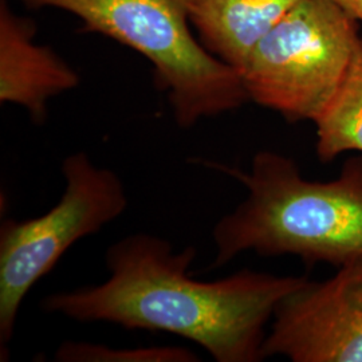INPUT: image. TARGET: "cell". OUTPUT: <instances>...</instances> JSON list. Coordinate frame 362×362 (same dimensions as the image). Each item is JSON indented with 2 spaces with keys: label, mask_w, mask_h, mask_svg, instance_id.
I'll return each mask as SVG.
<instances>
[{
  "label": "cell",
  "mask_w": 362,
  "mask_h": 362,
  "mask_svg": "<svg viewBox=\"0 0 362 362\" xmlns=\"http://www.w3.org/2000/svg\"><path fill=\"white\" fill-rule=\"evenodd\" d=\"M59 362H197L200 358L191 349L180 346L110 348L106 345L74 342L62 344L55 351Z\"/></svg>",
  "instance_id": "10"
},
{
  "label": "cell",
  "mask_w": 362,
  "mask_h": 362,
  "mask_svg": "<svg viewBox=\"0 0 362 362\" xmlns=\"http://www.w3.org/2000/svg\"><path fill=\"white\" fill-rule=\"evenodd\" d=\"M358 22L332 0H302L259 40L240 76L250 101L290 122H314L360 43Z\"/></svg>",
  "instance_id": "4"
},
{
  "label": "cell",
  "mask_w": 362,
  "mask_h": 362,
  "mask_svg": "<svg viewBox=\"0 0 362 362\" xmlns=\"http://www.w3.org/2000/svg\"><path fill=\"white\" fill-rule=\"evenodd\" d=\"M212 167L247 189L246 199L214 227L212 267L246 252L336 267L362 257L361 153L330 181L305 179L297 161L274 151L258 152L247 170Z\"/></svg>",
  "instance_id": "2"
},
{
  "label": "cell",
  "mask_w": 362,
  "mask_h": 362,
  "mask_svg": "<svg viewBox=\"0 0 362 362\" xmlns=\"http://www.w3.org/2000/svg\"><path fill=\"white\" fill-rule=\"evenodd\" d=\"M37 26L0 1V103L26 109L42 124L49 101L79 85L77 71L49 46L34 42Z\"/></svg>",
  "instance_id": "7"
},
{
  "label": "cell",
  "mask_w": 362,
  "mask_h": 362,
  "mask_svg": "<svg viewBox=\"0 0 362 362\" xmlns=\"http://www.w3.org/2000/svg\"><path fill=\"white\" fill-rule=\"evenodd\" d=\"M310 281L278 305L263 344V360L362 362V257Z\"/></svg>",
  "instance_id": "6"
},
{
  "label": "cell",
  "mask_w": 362,
  "mask_h": 362,
  "mask_svg": "<svg viewBox=\"0 0 362 362\" xmlns=\"http://www.w3.org/2000/svg\"><path fill=\"white\" fill-rule=\"evenodd\" d=\"M65 192L34 219H7L0 228V342L13 338L19 309L39 281L70 247L98 233L128 207L125 185L113 170L97 167L85 152L62 163Z\"/></svg>",
  "instance_id": "5"
},
{
  "label": "cell",
  "mask_w": 362,
  "mask_h": 362,
  "mask_svg": "<svg viewBox=\"0 0 362 362\" xmlns=\"http://www.w3.org/2000/svg\"><path fill=\"white\" fill-rule=\"evenodd\" d=\"M338 7L362 23V0H332Z\"/></svg>",
  "instance_id": "11"
},
{
  "label": "cell",
  "mask_w": 362,
  "mask_h": 362,
  "mask_svg": "<svg viewBox=\"0 0 362 362\" xmlns=\"http://www.w3.org/2000/svg\"><path fill=\"white\" fill-rule=\"evenodd\" d=\"M315 125V153L332 163L344 153L362 155V37L346 76Z\"/></svg>",
  "instance_id": "9"
},
{
  "label": "cell",
  "mask_w": 362,
  "mask_h": 362,
  "mask_svg": "<svg viewBox=\"0 0 362 362\" xmlns=\"http://www.w3.org/2000/svg\"><path fill=\"white\" fill-rule=\"evenodd\" d=\"M300 1L188 0V13L208 52L240 73L259 40Z\"/></svg>",
  "instance_id": "8"
},
{
  "label": "cell",
  "mask_w": 362,
  "mask_h": 362,
  "mask_svg": "<svg viewBox=\"0 0 362 362\" xmlns=\"http://www.w3.org/2000/svg\"><path fill=\"white\" fill-rule=\"evenodd\" d=\"M194 258V247L175 252L160 236L129 235L106 251L109 278L104 284L54 293L42 308L83 324L181 337L218 362L263 361L274 313L308 278L245 269L203 282L191 276Z\"/></svg>",
  "instance_id": "1"
},
{
  "label": "cell",
  "mask_w": 362,
  "mask_h": 362,
  "mask_svg": "<svg viewBox=\"0 0 362 362\" xmlns=\"http://www.w3.org/2000/svg\"><path fill=\"white\" fill-rule=\"evenodd\" d=\"M77 16L83 33L101 34L141 54L156 88L167 93L176 124L230 113L250 101L242 76L194 37L188 0H18Z\"/></svg>",
  "instance_id": "3"
}]
</instances>
